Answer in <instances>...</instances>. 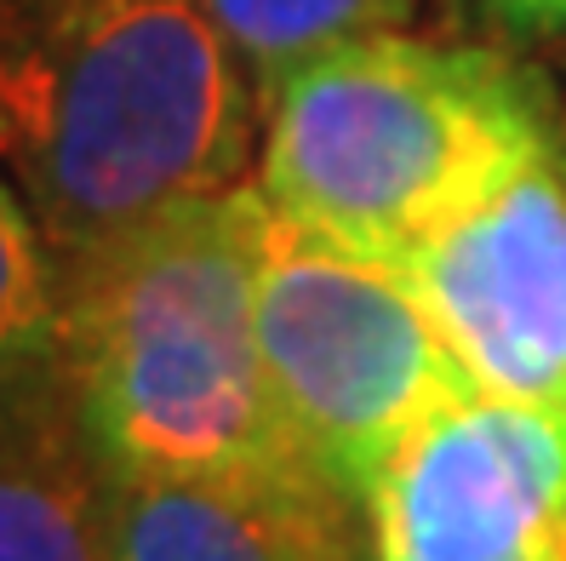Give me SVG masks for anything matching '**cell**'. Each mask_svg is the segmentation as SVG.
<instances>
[{"label": "cell", "instance_id": "1", "mask_svg": "<svg viewBox=\"0 0 566 561\" xmlns=\"http://www.w3.org/2000/svg\"><path fill=\"white\" fill-rule=\"evenodd\" d=\"M258 138L207 0H0V173L57 258L247 184Z\"/></svg>", "mask_w": 566, "mask_h": 561}, {"label": "cell", "instance_id": "2", "mask_svg": "<svg viewBox=\"0 0 566 561\" xmlns=\"http://www.w3.org/2000/svg\"><path fill=\"white\" fill-rule=\"evenodd\" d=\"M258 178L63 258L57 373L109 476L315 481L258 350Z\"/></svg>", "mask_w": 566, "mask_h": 561}, {"label": "cell", "instance_id": "3", "mask_svg": "<svg viewBox=\"0 0 566 561\" xmlns=\"http://www.w3.org/2000/svg\"><path fill=\"white\" fill-rule=\"evenodd\" d=\"M555 144L549 92L515 58L384 29L297 63L263 97L252 178L304 236L401 263Z\"/></svg>", "mask_w": 566, "mask_h": 561}, {"label": "cell", "instance_id": "4", "mask_svg": "<svg viewBox=\"0 0 566 561\" xmlns=\"http://www.w3.org/2000/svg\"><path fill=\"white\" fill-rule=\"evenodd\" d=\"M258 350L292 453L360 516L423 424L475 395L395 263L304 236L275 207L258 258Z\"/></svg>", "mask_w": 566, "mask_h": 561}, {"label": "cell", "instance_id": "5", "mask_svg": "<svg viewBox=\"0 0 566 561\" xmlns=\"http://www.w3.org/2000/svg\"><path fill=\"white\" fill-rule=\"evenodd\" d=\"M395 270L481 395L566 402V149H544Z\"/></svg>", "mask_w": 566, "mask_h": 561}, {"label": "cell", "instance_id": "6", "mask_svg": "<svg viewBox=\"0 0 566 561\" xmlns=\"http://www.w3.org/2000/svg\"><path fill=\"white\" fill-rule=\"evenodd\" d=\"M373 561H566V402L463 395L378 481Z\"/></svg>", "mask_w": 566, "mask_h": 561}, {"label": "cell", "instance_id": "7", "mask_svg": "<svg viewBox=\"0 0 566 561\" xmlns=\"http://www.w3.org/2000/svg\"><path fill=\"white\" fill-rule=\"evenodd\" d=\"M355 516L321 481L115 476V561H355Z\"/></svg>", "mask_w": 566, "mask_h": 561}, {"label": "cell", "instance_id": "8", "mask_svg": "<svg viewBox=\"0 0 566 561\" xmlns=\"http://www.w3.org/2000/svg\"><path fill=\"white\" fill-rule=\"evenodd\" d=\"M0 561H115V476L63 373L0 389Z\"/></svg>", "mask_w": 566, "mask_h": 561}, {"label": "cell", "instance_id": "9", "mask_svg": "<svg viewBox=\"0 0 566 561\" xmlns=\"http://www.w3.org/2000/svg\"><path fill=\"white\" fill-rule=\"evenodd\" d=\"M207 12L247 63L258 97H270L297 63L360 35L401 29L412 0H207Z\"/></svg>", "mask_w": 566, "mask_h": 561}, {"label": "cell", "instance_id": "10", "mask_svg": "<svg viewBox=\"0 0 566 561\" xmlns=\"http://www.w3.org/2000/svg\"><path fill=\"white\" fill-rule=\"evenodd\" d=\"M63 333V258L35 207L0 173V389L57 373Z\"/></svg>", "mask_w": 566, "mask_h": 561}, {"label": "cell", "instance_id": "11", "mask_svg": "<svg viewBox=\"0 0 566 561\" xmlns=\"http://www.w3.org/2000/svg\"><path fill=\"white\" fill-rule=\"evenodd\" d=\"M510 35H566V0H481Z\"/></svg>", "mask_w": 566, "mask_h": 561}]
</instances>
